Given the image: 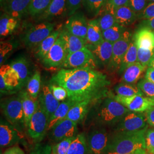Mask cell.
I'll use <instances>...</instances> for the list:
<instances>
[{
	"label": "cell",
	"mask_w": 154,
	"mask_h": 154,
	"mask_svg": "<svg viewBox=\"0 0 154 154\" xmlns=\"http://www.w3.org/2000/svg\"><path fill=\"white\" fill-rule=\"evenodd\" d=\"M145 116L148 124L154 128V106L145 111Z\"/></svg>",
	"instance_id": "cell-50"
},
{
	"label": "cell",
	"mask_w": 154,
	"mask_h": 154,
	"mask_svg": "<svg viewBox=\"0 0 154 154\" xmlns=\"http://www.w3.org/2000/svg\"><path fill=\"white\" fill-rule=\"evenodd\" d=\"M48 116L39 105L27 127L29 136L34 143H39L44 138L48 131Z\"/></svg>",
	"instance_id": "cell-6"
},
{
	"label": "cell",
	"mask_w": 154,
	"mask_h": 154,
	"mask_svg": "<svg viewBox=\"0 0 154 154\" xmlns=\"http://www.w3.org/2000/svg\"><path fill=\"white\" fill-rule=\"evenodd\" d=\"M117 95L122 97H131L133 95H144L142 91L134 85L122 82L119 83L114 88Z\"/></svg>",
	"instance_id": "cell-35"
},
{
	"label": "cell",
	"mask_w": 154,
	"mask_h": 154,
	"mask_svg": "<svg viewBox=\"0 0 154 154\" xmlns=\"http://www.w3.org/2000/svg\"><path fill=\"white\" fill-rule=\"evenodd\" d=\"M113 98L128 110L134 112H143L154 106V99L145 95H136L131 97H122L116 95Z\"/></svg>",
	"instance_id": "cell-11"
},
{
	"label": "cell",
	"mask_w": 154,
	"mask_h": 154,
	"mask_svg": "<svg viewBox=\"0 0 154 154\" xmlns=\"http://www.w3.org/2000/svg\"><path fill=\"white\" fill-rule=\"evenodd\" d=\"M154 55V50L138 48V62L146 68Z\"/></svg>",
	"instance_id": "cell-42"
},
{
	"label": "cell",
	"mask_w": 154,
	"mask_h": 154,
	"mask_svg": "<svg viewBox=\"0 0 154 154\" xmlns=\"http://www.w3.org/2000/svg\"><path fill=\"white\" fill-rule=\"evenodd\" d=\"M50 82L65 88L67 99L75 103L87 101L93 104L109 95L110 82L106 75L91 68H62Z\"/></svg>",
	"instance_id": "cell-1"
},
{
	"label": "cell",
	"mask_w": 154,
	"mask_h": 154,
	"mask_svg": "<svg viewBox=\"0 0 154 154\" xmlns=\"http://www.w3.org/2000/svg\"><path fill=\"white\" fill-rule=\"evenodd\" d=\"M137 86L145 96L154 99V83L149 81L146 78H143L139 81Z\"/></svg>",
	"instance_id": "cell-40"
},
{
	"label": "cell",
	"mask_w": 154,
	"mask_h": 154,
	"mask_svg": "<svg viewBox=\"0 0 154 154\" xmlns=\"http://www.w3.org/2000/svg\"><path fill=\"white\" fill-rule=\"evenodd\" d=\"M115 11L116 9L107 2L105 7L99 14L100 16L98 18L102 32L117 23L115 18Z\"/></svg>",
	"instance_id": "cell-28"
},
{
	"label": "cell",
	"mask_w": 154,
	"mask_h": 154,
	"mask_svg": "<svg viewBox=\"0 0 154 154\" xmlns=\"http://www.w3.org/2000/svg\"><path fill=\"white\" fill-rule=\"evenodd\" d=\"M38 99L39 105L44 110L49 119L60 104V101L54 97L48 85L42 86Z\"/></svg>",
	"instance_id": "cell-18"
},
{
	"label": "cell",
	"mask_w": 154,
	"mask_h": 154,
	"mask_svg": "<svg viewBox=\"0 0 154 154\" xmlns=\"http://www.w3.org/2000/svg\"><path fill=\"white\" fill-rule=\"evenodd\" d=\"M148 125L145 114L130 111L114 127V132L137 131L148 127Z\"/></svg>",
	"instance_id": "cell-9"
},
{
	"label": "cell",
	"mask_w": 154,
	"mask_h": 154,
	"mask_svg": "<svg viewBox=\"0 0 154 154\" xmlns=\"http://www.w3.org/2000/svg\"><path fill=\"white\" fill-rule=\"evenodd\" d=\"M4 1H5V0H1V3H2V2H4Z\"/></svg>",
	"instance_id": "cell-58"
},
{
	"label": "cell",
	"mask_w": 154,
	"mask_h": 154,
	"mask_svg": "<svg viewBox=\"0 0 154 154\" xmlns=\"http://www.w3.org/2000/svg\"><path fill=\"white\" fill-rule=\"evenodd\" d=\"M23 138L22 132L11 123L2 122L0 125V145L1 147H10L16 145Z\"/></svg>",
	"instance_id": "cell-15"
},
{
	"label": "cell",
	"mask_w": 154,
	"mask_h": 154,
	"mask_svg": "<svg viewBox=\"0 0 154 154\" xmlns=\"http://www.w3.org/2000/svg\"><path fill=\"white\" fill-rule=\"evenodd\" d=\"M91 104V103L87 101L75 103L69 110L66 118L77 123H79L82 121L88 113Z\"/></svg>",
	"instance_id": "cell-30"
},
{
	"label": "cell",
	"mask_w": 154,
	"mask_h": 154,
	"mask_svg": "<svg viewBox=\"0 0 154 154\" xmlns=\"http://www.w3.org/2000/svg\"><path fill=\"white\" fill-rule=\"evenodd\" d=\"M75 103H76L68 99L60 103L58 108L56 109L54 112L51 116L49 119L48 131H49L58 122L66 118L69 110L73 105H75Z\"/></svg>",
	"instance_id": "cell-26"
},
{
	"label": "cell",
	"mask_w": 154,
	"mask_h": 154,
	"mask_svg": "<svg viewBox=\"0 0 154 154\" xmlns=\"http://www.w3.org/2000/svg\"><path fill=\"white\" fill-rule=\"evenodd\" d=\"M149 0H130L128 6L138 15L149 5Z\"/></svg>",
	"instance_id": "cell-46"
},
{
	"label": "cell",
	"mask_w": 154,
	"mask_h": 154,
	"mask_svg": "<svg viewBox=\"0 0 154 154\" xmlns=\"http://www.w3.org/2000/svg\"><path fill=\"white\" fill-rule=\"evenodd\" d=\"M146 149L149 154H154V128H147L145 134Z\"/></svg>",
	"instance_id": "cell-44"
},
{
	"label": "cell",
	"mask_w": 154,
	"mask_h": 154,
	"mask_svg": "<svg viewBox=\"0 0 154 154\" xmlns=\"http://www.w3.org/2000/svg\"><path fill=\"white\" fill-rule=\"evenodd\" d=\"M86 47L93 54L98 65L108 67L112 54L113 44L104 39L99 44H87Z\"/></svg>",
	"instance_id": "cell-17"
},
{
	"label": "cell",
	"mask_w": 154,
	"mask_h": 154,
	"mask_svg": "<svg viewBox=\"0 0 154 154\" xmlns=\"http://www.w3.org/2000/svg\"><path fill=\"white\" fill-rule=\"evenodd\" d=\"M20 77L17 72L10 65L1 66L0 69V89L1 93H4L22 88Z\"/></svg>",
	"instance_id": "cell-12"
},
{
	"label": "cell",
	"mask_w": 154,
	"mask_h": 154,
	"mask_svg": "<svg viewBox=\"0 0 154 154\" xmlns=\"http://www.w3.org/2000/svg\"><path fill=\"white\" fill-rule=\"evenodd\" d=\"M67 55L64 42L59 36L48 54L41 62L47 68L57 67L63 63Z\"/></svg>",
	"instance_id": "cell-13"
},
{
	"label": "cell",
	"mask_w": 154,
	"mask_h": 154,
	"mask_svg": "<svg viewBox=\"0 0 154 154\" xmlns=\"http://www.w3.org/2000/svg\"><path fill=\"white\" fill-rule=\"evenodd\" d=\"M111 134L106 127L97 126L86 136L88 154H107Z\"/></svg>",
	"instance_id": "cell-4"
},
{
	"label": "cell",
	"mask_w": 154,
	"mask_h": 154,
	"mask_svg": "<svg viewBox=\"0 0 154 154\" xmlns=\"http://www.w3.org/2000/svg\"><path fill=\"white\" fill-rule=\"evenodd\" d=\"M2 112L8 121L18 127L25 126L22 100L20 95L4 99L1 103Z\"/></svg>",
	"instance_id": "cell-5"
},
{
	"label": "cell",
	"mask_w": 154,
	"mask_h": 154,
	"mask_svg": "<svg viewBox=\"0 0 154 154\" xmlns=\"http://www.w3.org/2000/svg\"><path fill=\"white\" fill-rule=\"evenodd\" d=\"M126 31L125 27L116 23L113 26L103 31L102 34L105 40L114 44L121 38Z\"/></svg>",
	"instance_id": "cell-36"
},
{
	"label": "cell",
	"mask_w": 154,
	"mask_h": 154,
	"mask_svg": "<svg viewBox=\"0 0 154 154\" xmlns=\"http://www.w3.org/2000/svg\"><path fill=\"white\" fill-rule=\"evenodd\" d=\"M19 95L22 100L25 125L27 128L32 116L38 107V99L33 98L27 91H21Z\"/></svg>",
	"instance_id": "cell-22"
},
{
	"label": "cell",
	"mask_w": 154,
	"mask_h": 154,
	"mask_svg": "<svg viewBox=\"0 0 154 154\" xmlns=\"http://www.w3.org/2000/svg\"><path fill=\"white\" fill-rule=\"evenodd\" d=\"M13 49V45L11 42H1L0 44V65L2 63L8 58V56Z\"/></svg>",
	"instance_id": "cell-45"
},
{
	"label": "cell",
	"mask_w": 154,
	"mask_h": 154,
	"mask_svg": "<svg viewBox=\"0 0 154 154\" xmlns=\"http://www.w3.org/2000/svg\"><path fill=\"white\" fill-rule=\"evenodd\" d=\"M107 0H83L82 5L89 14L93 16L99 15Z\"/></svg>",
	"instance_id": "cell-37"
},
{
	"label": "cell",
	"mask_w": 154,
	"mask_h": 154,
	"mask_svg": "<svg viewBox=\"0 0 154 154\" xmlns=\"http://www.w3.org/2000/svg\"><path fill=\"white\" fill-rule=\"evenodd\" d=\"M61 31H54L46 38L39 45L35 51V56L40 61H42L48 54L50 50L54 45L56 40L59 37Z\"/></svg>",
	"instance_id": "cell-31"
},
{
	"label": "cell",
	"mask_w": 154,
	"mask_h": 154,
	"mask_svg": "<svg viewBox=\"0 0 154 154\" xmlns=\"http://www.w3.org/2000/svg\"><path fill=\"white\" fill-rule=\"evenodd\" d=\"M49 88L54 97L60 102L64 101L65 99H67L68 93L64 88L51 83L50 85Z\"/></svg>",
	"instance_id": "cell-43"
},
{
	"label": "cell",
	"mask_w": 154,
	"mask_h": 154,
	"mask_svg": "<svg viewBox=\"0 0 154 154\" xmlns=\"http://www.w3.org/2000/svg\"><path fill=\"white\" fill-rule=\"evenodd\" d=\"M138 17L143 20L154 17V2L149 3L144 10L141 13L138 14Z\"/></svg>",
	"instance_id": "cell-49"
},
{
	"label": "cell",
	"mask_w": 154,
	"mask_h": 154,
	"mask_svg": "<svg viewBox=\"0 0 154 154\" xmlns=\"http://www.w3.org/2000/svg\"><path fill=\"white\" fill-rule=\"evenodd\" d=\"M52 0H32L28 13L32 17L40 16L49 7Z\"/></svg>",
	"instance_id": "cell-38"
},
{
	"label": "cell",
	"mask_w": 154,
	"mask_h": 154,
	"mask_svg": "<svg viewBox=\"0 0 154 154\" xmlns=\"http://www.w3.org/2000/svg\"><path fill=\"white\" fill-rule=\"evenodd\" d=\"M103 40L102 30L100 27L98 20L93 19L88 21L86 36L87 44H99Z\"/></svg>",
	"instance_id": "cell-29"
},
{
	"label": "cell",
	"mask_w": 154,
	"mask_h": 154,
	"mask_svg": "<svg viewBox=\"0 0 154 154\" xmlns=\"http://www.w3.org/2000/svg\"><path fill=\"white\" fill-rule=\"evenodd\" d=\"M138 48L154 50V31L148 28H139L132 35Z\"/></svg>",
	"instance_id": "cell-20"
},
{
	"label": "cell",
	"mask_w": 154,
	"mask_h": 154,
	"mask_svg": "<svg viewBox=\"0 0 154 154\" xmlns=\"http://www.w3.org/2000/svg\"><path fill=\"white\" fill-rule=\"evenodd\" d=\"M137 62H138V48L132 37V40L123 59L118 72L120 74L123 73L128 66Z\"/></svg>",
	"instance_id": "cell-34"
},
{
	"label": "cell",
	"mask_w": 154,
	"mask_h": 154,
	"mask_svg": "<svg viewBox=\"0 0 154 154\" xmlns=\"http://www.w3.org/2000/svg\"><path fill=\"white\" fill-rule=\"evenodd\" d=\"M60 36L62 39L67 54H71L86 47V40L76 36L64 28L61 30Z\"/></svg>",
	"instance_id": "cell-21"
},
{
	"label": "cell",
	"mask_w": 154,
	"mask_h": 154,
	"mask_svg": "<svg viewBox=\"0 0 154 154\" xmlns=\"http://www.w3.org/2000/svg\"><path fill=\"white\" fill-rule=\"evenodd\" d=\"M145 78L149 81L154 83V69L149 67L146 72Z\"/></svg>",
	"instance_id": "cell-54"
},
{
	"label": "cell",
	"mask_w": 154,
	"mask_h": 154,
	"mask_svg": "<svg viewBox=\"0 0 154 154\" xmlns=\"http://www.w3.org/2000/svg\"><path fill=\"white\" fill-rule=\"evenodd\" d=\"M88 23V21L82 13H77L70 17L64 28L72 34L86 40Z\"/></svg>",
	"instance_id": "cell-16"
},
{
	"label": "cell",
	"mask_w": 154,
	"mask_h": 154,
	"mask_svg": "<svg viewBox=\"0 0 154 154\" xmlns=\"http://www.w3.org/2000/svg\"><path fill=\"white\" fill-rule=\"evenodd\" d=\"M130 0H107V2L115 9L123 6H128Z\"/></svg>",
	"instance_id": "cell-53"
},
{
	"label": "cell",
	"mask_w": 154,
	"mask_h": 154,
	"mask_svg": "<svg viewBox=\"0 0 154 154\" xmlns=\"http://www.w3.org/2000/svg\"><path fill=\"white\" fill-rule=\"evenodd\" d=\"M10 65L18 74L22 86L27 84L31 78L30 63L28 60L25 57H19L12 61Z\"/></svg>",
	"instance_id": "cell-25"
},
{
	"label": "cell",
	"mask_w": 154,
	"mask_h": 154,
	"mask_svg": "<svg viewBox=\"0 0 154 154\" xmlns=\"http://www.w3.org/2000/svg\"><path fill=\"white\" fill-rule=\"evenodd\" d=\"M54 25L49 22L39 23L30 28L23 39L24 44L28 48L37 47L45 39L54 32Z\"/></svg>",
	"instance_id": "cell-8"
},
{
	"label": "cell",
	"mask_w": 154,
	"mask_h": 154,
	"mask_svg": "<svg viewBox=\"0 0 154 154\" xmlns=\"http://www.w3.org/2000/svg\"><path fill=\"white\" fill-rule=\"evenodd\" d=\"M1 154H25L22 149L18 146H13L6 149L5 151Z\"/></svg>",
	"instance_id": "cell-52"
},
{
	"label": "cell",
	"mask_w": 154,
	"mask_h": 154,
	"mask_svg": "<svg viewBox=\"0 0 154 154\" xmlns=\"http://www.w3.org/2000/svg\"><path fill=\"white\" fill-rule=\"evenodd\" d=\"M97 62L91 51L86 47L74 53L69 54L63 63L61 65L63 69L91 68L95 69Z\"/></svg>",
	"instance_id": "cell-7"
},
{
	"label": "cell",
	"mask_w": 154,
	"mask_h": 154,
	"mask_svg": "<svg viewBox=\"0 0 154 154\" xmlns=\"http://www.w3.org/2000/svg\"><path fill=\"white\" fill-rule=\"evenodd\" d=\"M52 146L49 144L37 143L29 154H51Z\"/></svg>",
	"instance_id": "cell-48"
},
{
	"label": "cell",
	"mask_w": 154,
	"mask_h": 154,
	"mask_svg": "<svg viewBox=\"0 0 154 154\" xmlns=\"http://www.w3.org/2000/svg\"><path fill=\"white\" fill-rule=\"evenodd\" d=\"M139 28H148L154 31V17L143 20L142 22H140L139 25Z\"/></svg>",
	"instance_id": "cell-51"
},
{
	"label": "cell",
	"mask_w": 154,
	"mask_h": 154,
	"mask_svg": "<svg viewBox=\"0 0 154 154\" xmlns=\"http://www.w3.org/2000/svg\"><path fill=\"white\" fill-rule=\"evenodd\" d=\"M146 67L137 62L128 66L122 73V82L134 85L138 82Z\"/></svg>",
	"instance_id": "cell-27"
},
{
	"label": "cell",
	"mask_w": 154,
	"mask_h": 154,
	"mask_svg": "<svg viewBox=\"0 0 154 154\" xmlns=\"http://www.w3.org/2000/svg\"><path fill=\"white\" fill-rule=\"evenodd\" d=\"M67 154H88L86 137L84 134H79L70 144Z\"/></svg>",
	"instance_id": "cell-33"
},
{
	"label": "cell",
	"mask_w": 154,
	"mask_h": 154,
	"mask_svg": "<svg viewBox=\"0 0 154 154\" xmlns=\"http://www.w3.org/2000/svg\"><path fill=\"white\" fill-rule=\"evenodd\" d=\"M127 154H149L146 149H139L131 153Z\"/></svg>",
	"instance_id": "cell-55"
},
{
	"label": "cell",
	"mask_w": 154,
	"mask_h": 154,
	"mask_svg": "<svg viewBox=\"0 0 154 154\" xmlns=\"http://www.w3.org/2000/svg\"><path fill=\"white\" fill-rule=\"evenodd\" d=\"M148 128L137 131L113 132L111 134L107 154H127L146 149L145 134Z\"/></svg>",
	"instance_id": "cell-2"
},
{
	"label": "cell",
	"mask_w": 154,
	"mask_h": 154,
	"mask_svg": "<svg viewBox=\"0 0 154 154\" xmlns=\"http://www.w3.org/2000/svg\"><path fill=\"white\" fill-rule=\"evenodd\" d=\"M149 1L151 2H154V0H149Z\"/></svg>",
	"instance_id": "cell-57"
},
{
	"label": "cell",
	"mask_w": 154,
	"mask_h": 154,
	"mask_svg": "<svg viewBox=\"0 0 154 154\" xmlns=\"http://www.w3.org/2000/svg\"><path fill=\"white\" fill-rule=\"evenodd\" d=\"M77 130V123L65 118L55 124L50 130V137L55 143H58L75 137Z\"/></svg>",
	"instance_id": "cell-14"
},
{
	"label": "cell",
	"mask_w": 154,
	"mask_h": 154,
	"mask_svg": "<svg viewBox=\"0 0 154 154\" xmlns=\"http://www.w3.org/2000/svg\"><path fill=\"white\" fill-rule=\"evenodd\" d=\"M75 137L67 138L53 145L52 146L51 154H67L69 146Z\"/></svg>",
	"instance_id": "cell-41"
},
{
	"label": "cell",
	"mask_w": 154,
	"mask_h": 154,
	"mask_svg": "<svg viewBox=\"0 0 154 154\" xmlns=\"http://www.w3.org/2000/svg\"><path fill=\"white\" fill-rule=\"evenodd\" d=\"M66 14V0H52L46 11L39 17L41 19L49 20Z\"/></svg>",
	"instance_id": "cell-24"
},
{
	"label": "cell",
	"mask_w": 154,
	"mask_h": 154,
	"mask_svg": "<svg viewBox=\"0 0 154 154\" xmlns=\"http://www.w3.org/2000/svg\"><path fill=\"white\" fill-rule=\"evenodd\" d=\"M83 0H66V14L72 16L82 5Z\"/></svg>",
	"instance_id": "cell-47"
},
{
	"label": "cell",
	"mask_w": 154,
	"mask_h": 154,
	"mask_svg": "<svg viewBox=\"0 0 154 154\" xmlns=\"http://www.w3.org/2000/svg\"><path fill=\"white\" fill-rule=\"evenodd\" d=\"M132 35L129 31H126L121 38L113 44L112 54L107 67L111 72L119 71L122 62L132 40Z\"/></svg>",
	"instance_id": "cell-10"
},
{
	"label": "cell",
	"mask_w": 154,
	"mask_h": 154,
	"mask_svg": "<svg viewBox=\"0 0 154 154\" xmlns=\"http://www.w3.org/2000/svg\"><path fill=\"white\" fill-rule=\"evenodd\" d=\"M41 77L38 71L35 72L27 83V91L33 98L38 99L41 89Z\"/></svg>",
	"instance_id": "cell-39"
},
{
	"label": "cell",
	"mask_w": 154,
	"mask_h": 154,
	"mask_svg": "<svg viewBox=\"0 0 154 154\" xmlns=\"http://www.w3.org/2000/svg\"><path fill=\"white\" fill-rule=\"evenodd\" d=\"M18 19L4 13L0 19V35L1 37L11 34L18 25Z\"/></svg>",
	"instance_id": "cell-32"
},
{
	"label": "cell",
	"mask_w": 154,
	"mask_h": 154,
	"mask_svg": "<svg viewBox=\"0 0 154 154\" xmlns=\"http://www.w3.org/2000/svg\"><path fill=\"white\" fill-rule=\"evenodd\" d=\"M31 1L32 0H5L1 4L5 13L20 19L28 13Z\"/></svg>",
	"instance_id": "cell-19"
},
{
	"label": "cell",
	"mask_w": 154,
	"mask_h": 154,
	"mask_svg": "<svg viewBox=\"0 0 154 154\" xmlns=\"http://www.w3.org/2000/svg\"><path fill=\"white\" fill-rule=\"evenodd\" d=\"M130 111V110L113 98L106 97L100 100L97 108L94 117V122L98 126L114 128Z\"/></svg>",
	"instance_id": "cell-3"
},
{
	"label": "cell",
	"mask_w": 154,
	"mask_h": 154,
	"mask_svg": "<svg viewBox=\"0 0 154 154\" xmlns=\"http://www.w3.org/2000/svg\"><path fill=\"white\" fill-rule=\"evenodd\" d=\"M116 22L122 26L126 27L132 25L138 18V14L128 6H123L115 11Z\"/></svg>",
	"instance_id": "cell-23"
},
{
	"label": "cell",
	"mask_w": 154,
	"mask_h": 154,
	"mask_svg": "<svg viewBox=\"0 0 154 154\" xmlns=\"http://www.w3.org/2000/svg\"><path fill=\"white\" fill-rule=\"evenodd\" d=\"M149 67H151L152 68L154 69V55L153 57L152 58V59L151 60V61L149 62Z\"/></svg>",
	"instance_id": "cell-56"
}]
</instances>
